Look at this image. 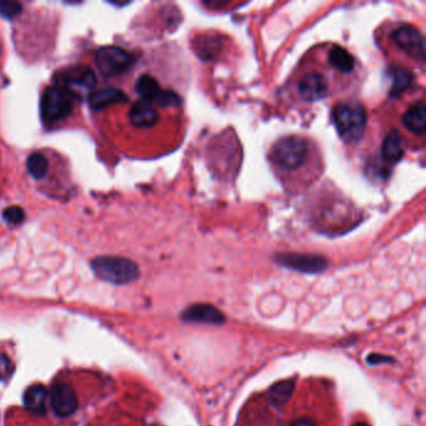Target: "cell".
Here are the masks:
<instances>
[{
    "label": "cell",
    "instance_id": "obj_1",
    "mask_svg": "<svg viewBox=\"0 0 426 426\" xmlns=\"http://www.w3.org/2000/svg\"><path fill=\"white\" fill-rule=\"evenodd\" d=\"M333 120L338 134L347 144L361 140L366 129V110L357 100L339 102L333 110Z\"/></svg>",
    "mask_w": 426,
    "mask_h": 426
},
{
    "label": "cell",
    "instance_id": "obj_2",
    "mask_svg": "<svg viewBox=\"0 0 426 426\" xmlns=\"http://www.w3.org/2000/svg\"><path fill=\"white\" fill-rule=\"evenodd\" d=\"M312 154V147L304 138L290 135L275 142L270 158L279 171H296L307 165Z\"/></svg>",
    "mask_w": 426,
    "mask_h": 426
},
{
    "label": "cell",
    "instance_id": "obj_3",
    "mask_svg": "<svg viewBox=\"0 0 426 426\" xmlns=\"http://www.w3.org/2000/svg\"><path fill=\"white\" fill-rule=\"evenodd\" d=\"M91 267L98 278L112 284H129L140 275L135 262L120 256H98L91 262Z\"/></svg>",
    "mask_w": 426,
    "mask_h": 426
},
{
    "label": "cell",
    "instance_id": "obj_4",
    "mask_svg": "<svg viewBox=\"0 0 426 426\" xmlns=\"http://www.w3.org/2000/svg\"><path fill=\"white\" fill-rule=\"evenodd\" d=\"M76 99L70 91L54 86L46 88L41 97V115L46 123H57L67 119L73 112V104Z\"/></svg>",
    "mask_w": 426,
    "mask_h": 426
},
{
    "label": "cell",
    "instance_id": "obj_5",
    "mask_svg": "<svg viewBox=\"0 0 426 426\" xmlns=\"http://www.w3.org/2000/svg\"><path fill=\"white\" fill-rule=\"evenodd\" d=\"M54 84L67 89L79 99L81 91H91L97 86V76L89 67L73 65L60 69L54 75Z\"/></svg>",
    "mask_w": 426,
    "mask_h": 426
},
{
    "label": "cell",
    "instance_id": "obj_6",
    "mask_svg": "<svg viewBox=\"0 0 426 426\" xmlns=\"http://www.w3.org/2000/svg\"><path fill=\"white\" fill-rule=\"evenodd\" d=\"M134 62L135 59L131 53L119 46H102L95 55L98 69L105 76H117L126 73Z\"/></svg>",
    "mask_w": 426,
    "mask_h": 426
},
{
    "label": "cell",
    "instance_id": "obj_7",
    "mask_svg": "<svg viewBox=\"0 0 426 426\" xmlns=\"http://www.w3.org/2000/svg\"><path fill=\"white\" fill-rule=\"evenodd\" d=\"M51 405L59 418H70L79 408V397L68 381L58 380L51 389Z\"/></svg>",
    "mask_w": 426,
    "mask_h": 426
},
{
    "label": "cell",
    "instance_id": "obj_8",
    "mask_svg": "<svg viewBox=\"0 0 426 426\" xmlns=\"http://www.w3.org/2000/svg\"><path fill=\"white\" fill-rule=\"evenodd\" d=\"M392 39L399 49L418 62L425 59V41L419 29L411 25H401L392 32Z\"/></svg>",
    "mask_w": 426,
    "mask_h": 426
},
{
    "label": "cell",
    "instance_id": "obj_9",
    "mask_svg": "<svg viewBox=\"0 0 426 426\" xmlns=\"http://www.w3.org/2000/svg\"><path fill=\"white\" fill-rule=\"evenodd\" d=\"M275 262H278L283 267L307 274L321 273L328 267V262L324 258L309 254H278L275 256Z\"/></svg>",
    "mask_w": 426,
    "mask_h": 426
},
{
    "label": "cell",
    "instance_id": "obj_10",
    "mask_svg": "<svg viewBox=\"0 0 426 426\" xmlns=\"http://www.w3.org/2000/svg\"><path fill=\"white\" fill-rule=\"evenodd\" d=\"M298 91L305 102H318L328 94V81L324 75L312 72L301 78Z\"/></svg>",
    "mask_w": 426,
    "mask_h": 426
},
{
    "label": "cell",
    "instance_id": "obj_11",
    "mask_svg": "<svg viewBox=\"0 0 426 426\" xmlns=\"http://www.w3.org/2000/svg\"><path fill=\"white\" fill-rule=\"evenodd\" d=\"M182 318L193 323L219 325L225 321L224 314L211 304H195L184 310Z\"/></svg>",
    "mask_w": 426,
    "mask_h": 426
},
{
    "label": "cell",
    "instance_id": "obj_12",
    "mask_svg": "<svg viewBox=\"0 0 426 426\" xmlns=\"http://www.w3.org/2000/svg\"><path fill=\"white\" fill-rule=\"evenodd\" d=\"M129 117L131 124L137 128H153L159 120V113L153 104L142 99L131 105Z\"/></svg>",
    "mask_w": 426,
    "mask_h": 426
},
{
    "label": "cell",
    "instance_id": "obj_13",
    "mask_svg": "<svg viewBox=\"0 0 426 426\" xmlns=\"http://www.w3.org/2000/svg\"><path fill=\"white\" fill-rule=\"evenodd\" d=\"M128 100L126 93L118 88H105L100 91H91L89 95V105L93 110H102L113 104L126 102Z\"/></svg>",
    "mask_w": 426,
    "mask_h": 426
},
{
    "label": "cell",
    "instance_id": "obj_14",
    "mask_svg": "<svg viewBox=\"0 0 426 426\" xmlns=\"http://www.w3.org/2000/svg\"><path fill=\"white\" fill-rule=\"evenodd\" d=\"M403 138L399 134V131H392L382 142V147H381L382 160L387 164H395L403 158Z\"/></svg>",
    "mask_w": 426,
    "mask_h": 426
},
{
    "label": "cell",
    "instance_id": "obj_15",
    "mask_svg": "<svg viewBox=\"0 0 426 426\" xmlns=\"http://www.w3.org/2000/svg\"><path fill=\"white\" fill-rule=\"evenodd\" d=\"M403 123L408 131L416 135L424 134L426 129L425 104L422 102H418L409 110H406V113L403 115Z\"/></svg>",
    "mask_w": 426,
    "mask_h": 426
},
{
    "label": "cell",
    "instance_id": "obj_16",
    "mask_svg": "<svg viewBox=\"0 0 426 426\" xmlns=\"http://www.w3.org/2000/svg\"><path fill=\"white\" fill-rule=\"evenodd\" d=\"M24 405L27 409L35 414H44L46 411L48 390L46 387L35 384L29 387L24 392Z\"/></svg>",
    "mask_w": 426,
    "mask_h": 426
},
{
    "label": "cell",
    "instance_id": "obj_17",
    "mask_svg": "<svg viewBox=\"0 0 426 426\" xmlns=\"http://www.w3.org/2000/svg\"><path fill=\"white\" fill-rule=\"evenodd\" d=\"M135 91L142 100L150 102H158L164 89H161L159 81L149 74H142L138 78L135 83Z\"/></svg>",
    "mask_w": 426,
    "mask_h": 426
},
{
    "label": "cell",
    "instance_id": "obj_18",
    "mask_svg": "<svg viewBox=\"0 0 426 426\" xmlns=\"http://www.w3.org/2000/svg\"><path fill=\"white\" fill-rule=\"evenodd\" d=\"M328 59L330 65L341 73H350L355 68V59L347 49L341 46H334L329 51Z\"/></svg>",
    "mask_w": 426,
    "mask_h": 426
},
{
    "label": "cell",
    "instance_id": "obj_19",
    "mask_svg": "<svg viewBox=\"0 0 426 426\" xmlns=\"http://www.w3.org/2000/svg\"><path fill=\"white\" fill-rule=\"evenodd\" d=\"M222 40L214 35H203L195 41V53L203 59H213L222 51Z\"/></svg>",
    "mask_w": 426,
    "mask_h": 426
},
{
    "label": "cell",
    "instance_id": "obj_20",
    "mask_svg": "<svg viewBox=\"0 0 426 426\" xmlns=\"http://www.w3.org/2000/svg\"><path fill=\"white\" fill-rule=\"evenodd\" d=\"M295 389V382L293 380L280 381L269 390V401L273 406H283L289 401Z\"/></svg>",
    "mask_w": 426,
    "mask_h": 426
},
{
    "label": "cell",
    "instance_id": "obj_21",
    "mask_svg": "<svg viewBox=\"0 0 426 426\" xmlns=\"http://www.w3.org/2000/svg\"><path fill=\"white\" fill-rule=\"evenodd\" d=\"M392 86L390 95L400 97L413 83V75L405 69L397 68L392 72Z\"/></svg>",
    "mask_w": 426,
    "mask_h": 426
},
{
    "label": "cell",
    "instance_id": "obj_22",
    "mask_svg": "<svg viewBox=\"0 0 426 426\" xmlns=\"http://www.w3.org/2000/svg\"><path fill=\"white\" fill-rule=\"evenodd\" d=\"M27 169L30 175L36 180H40V179L46 178L48 169H49V163L43 154H30L27 159Z\"/></svg>",
    "mask_w": 426,
    "mask_h": 426
},
{
    "label": "cell",
    "instance_id": "obj_23",
    "mask_svg": "<svg viewBox=\"0 0 426 426\" xmlns=\"http://www.w3.org/2000/svg\"><path fill=\"white\" fill-rule=\"evenodd\" d=\"M23 12V6L18 1H6V0H0V15L6 19L12 20L20 13Z\"/></svg>",
    "mask_w": 426,
    "mask_h": 426
},
{
    "label": "cell",
    "instance_id": "obj_24",
    "mask_svg": "<svg viewBox=\"0 0 426 426\" xmlns=\"http://www.w3.org/2000/svg\"><path fill=\"white\" fill-rule=\"evenodd\" d=\"M3 219L6 220L8 224H12V225H19L24 222L25 219V211L23 208L20 206H9L6 208L4 213H3Z\"/></svg>",
    "mask_w": 426,
    "mask_h": 426
},
{
    "label": "cell",
    "instance_id": "obj_25",
    "mask_svg": "<svg viewBox=\"0 0 426 426\" xmlns=\"http://www.w3.org/2000/svg\"><path fill=\"white\" fill-rule=\"evenodd\" d=\"M14 373V363L6 352H0V381H6Z\"/></svg>",
    "mask_w": 426,
    "mask_h": 426
},
{
    "label": "cell",
    "instance_id": "obj_26",
    "mask_svg": "<svg viewBox=\"0 0 426 426\" xmlns=\"http://www.w3.org/2000/svg\"><path fill=\"white\" fill-rule=\"evenodd\" d=\"M290 426H317V424L310 418H300V419H296L295 421H293Z\"/></svg>",
    "mask_w": 426,
    "mask_h": 426
},
{
    "label": "cell",
    "instance_id": "obj_27",
    "mask_svg": "<svg viewBox=\"0 0 426 426\" xmlns=\"http://www.w3.org/2000/svg\"><path fill=\"white\" fill-rule=\"evenodd\" d=\"M368 361L370 364H379L382 361V363H387V361H392V359L387 358V357H381L379 354H373L371 357H369L368 359Z\"/></svg>",
    "mask_w": 426,
    "mask_h": 426
},
{
    "label": "cell",
    "instance_id": "obj_28",
    "mask_svg": "<svg viewBox=\"0 0 426 426\" xmlns=\"http://www.w3.org/2000/svg\"><path fill=\"white\" fill-rule=\"evenodd\" d=\"M354 426H370L368 424H365V422H359V424H355Z\"/></svg>",
    "mask_w": 426,
    "mask_h": 426
}]
</instances>
